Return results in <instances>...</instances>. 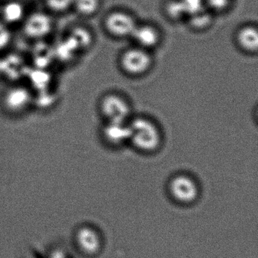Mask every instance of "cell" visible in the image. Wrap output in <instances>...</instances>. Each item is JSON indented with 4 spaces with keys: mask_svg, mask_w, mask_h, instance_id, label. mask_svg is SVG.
Returning a JSON list of instances; mask_svg holds the SVG:
<instances>
[{
    "mask_svg": "<svg viewBox=\"0 0 258 258\" xmlns=\"http://www.w3.org/2000/svg\"><path fill=\"white\" fill-rule=\"evenodd\" d=\"M170 188L173 197L184 203L192 202L197 197V185L188 176H179L174 178L170 183Z\"/></svg>",
    "mask_w": 258,
    "mask_h": 258,
    "instance_id": "52a82bcc",
    "label": "cell"
},
{
    "mask_svg": "<svg viewBox=\"0 0 258 258\" xmlns=\"http://www.w3.org/2000/svg\"><path fill=\"white\" fill-rule=\"evenodd\" d=\"M81 244L88 251H96L100 246L99 235L92 229H87L82 231L81 235Z\"/></svg>",
    "mask_w": 258,
    "mask_h": 258,
    "instance_id": "5bb4252c",
    "label": "cell"
},
{
    "mask_svg": "<svg viewBox=\"0 0 258 258\" xmlns=\"http://www.w3.org/2000/svg\"><path fill=\"white\" fill-rule=\"evenodd\" d=\"M12 41V33L7 25L0 22V52L8 47Z\"/></svg>",
    "mask_w": 258,
    "mask_h": 258,
    "instance_id": "2e32d148",
    "label": "cell"
},
{
    "mask_svg": "<svg viewBox=\"0 0 258 258\" xmlns=\"http://www.w3.org/2000/svg\"><path fill=\"white\" fill-rule=\"evenodd\" d=\"M34 102V96L27 87L14 86L6 90L2 97V105L7 112L14 115L28 111Z\"/></svg>",
    "mask_w": 258,
    "mask_h": 258,
    "instance_id": "3957f363",
    "label": "cell"
},
{
    "mask_svg": "<svg viewBox=\"0 0 258 258\" xmlns=\"http://www.w3.org/2000/svg\"><path fill=\"white\" fill-rule=\"evenodd\" d=\"M137 23L129 13L122 11L113 12L105 18V28L111 35L115 37H132Z\"/></svg>",
    "mask_w": 258,
    "mask_h": 258,
    "instance_id": "5b68a950",
    "label": "cell"
},
{
    "mask_svg": "<svg viewBox=\"0 0 258 258\" xmlns=\"http://www.w3.org/2000/svg\"><path fill=\"white\" fill-rule=\"evenodd\" d=\"M0 15L2 16L4 24L15 25L23 20L25 9L20 3H7L4 7L0 8Z\"/></svg>",
    "mask_w": 258,
    "mask_h": 258,
    "instance_id": "8fae6325",
    "label": "cell"
},
{
    "mask_svg": "<svg viewBox=\"0 0 258 258\" xmlns=\"http://www.w3.org/2000/svg\"><path fill=\"white\" fill-rule=\"evenodd\" d=\"M100 110L108 121H128L131 113L129 102L116 93L105 95L100 102Z\"/></svg>",
    "mask_w": 258,
    "mask_h": 258,
    "instance_id": "277c9868",
    "label": "cell"
},
{
    "mask_svg": "<svg viewBox=\"0 0 258 258\" xmlns=\"http://www.w3.org/2000/svg\"><path fill=\"white\" fill-rule=\"evenodd\" d=\"M75 4V0H46L48 7L55 13H63L70 9Z\"/></svg>",
    "mask_w": 258,
    "mask_h": 258,
    "instance_id": "9a60e30c",
    "label": "cell"
},
{
    "mask_svg": "<svg viewBox=\"0 0 258 258\" xmlns=\"http://www.w3.org/2000/svg\"><path fill=\"white\" fill-rule=\"evenodd\" d=\"M236 41L241 49L247 52H255L258 48V32L256 27H243L236 34Z\"/></svg>",
    "mask_w": 258,
    "mask_h": 258,
    "instance_id": "30bf717a",
    "label": "cell"
},
{
    "mask_svg": "<svg viewBox=\"0 0 258 258\" xmlns=\"http://www.w3.org/2000/svg\"><path fill=\"white\" fill-rule=\"evenodd\" d=\"M53 28V22L49 15L41 12L29 15L24 21L25 35L32 40H42L47 37Z\"/></svg>",
    "mask_w": 258,
    "mask_h": 258,
    "instance_id": "8992f818",
    "label": "cell"
},
{
    "mask_svg": "<svg viewBox=\"0 0 258 258\" xmlns=\"http://www.w3.org/2000/svg\"><path fill=\"white\" fill-rule=\"evenodd\" d=\"M131 140L137 149L151 152L159 147L161 143V130L150 119L138 117L129 122Z\"/></svg>",
    "mask_w": 258,
    "mask_h": 258,
    "instance_id": "6da1fadb",
    "label": "cell"
},
{
    "mask_svg": "<svg viewBox=\"0 0 258 258\" xmlns=\"http://www.w3.org/2000/svg\"><path fill=\"white\" fill-rule=\"evenodd\" d=\"M77 12L83 16H91L99 10V0H75Z\"/></svg>",
    "mask_w": 258,
    "mask_h": 258,
    "instance_id": "4fadbf2b",
    "label": "cell"
},
{
    "mask_svg": "<svg viewBox=\"0 0 258 258\" xmlns=\"http://www.w3.org/2000/svg\"><path fill=\"white\" fill-rule=\"evenodd\" d=\"M102 131L105 140L111 144L121 145L131 140L129 121H108Z\"/></svg>",
    "mask_w": 258,
    "mask_h": 258,
    "instance_id": "ba28073f",
    "label": "cell"
},
{
    "mask_svg": "<svg viewBox=\"0 0 258 258\" xmlns=\"http://www.w3.org/2000/svg\"><path fill=\"white\" fill-rule=\"evenodd\" d=\"M131 37L134 39L137 46L147 50L158 46L161 41L159 30L151 25H137Z\"/></svg>",
    "mask_w": 258,
    "mask_h": 258,
    "instance_id": "9c48e42d",
    "label": "cell"
},
{
    "mask_svg": "<svg viewBox=\"0 0 258 258\" xmlns=\"http://www.w3.org/2000/svg\"><path fill=\"white\" fill-rule=\"evenodd\" d=\"M0 8H1V7H0Z\"/></svg>",
    "mask_w": 258,
    "mask_h": 258,
    "instance_id": "e0dca14e",
    "label": "cell"
},
{
    "mask_svg": "<svg viewBox=\"0 0 258 258\" xmlns=\"http://www.w3.org/2000/svg\"><path fill=\"white\" fill-rule=\"evenodd\" d=\"M69 38L78 50H84L91 46L93 37L92 33L84 27H76L72 30Z\"/></svg>",
    "mask_w": 258,
    "mask_h": 258,
    "instance_id": "7c38bea8",
    "label": "cell"
},
{
    "mask_svg": "<svg viewBox=\"0 0 258 258\" xmlns=\"http://www.w3.org/2000/svg\"><path fill=\"white\" fill-rule=\"evenodd\" d=\"M153 64L149 50L137 46L125 51L120 57V66L128 75L140 76L147 73Z\"/></svg>",
    "mask_w": 258,
    "mask_h": 258,
    "instance_id": "7a4b0ae2",
    "label": "cell"
}]
</instances>
